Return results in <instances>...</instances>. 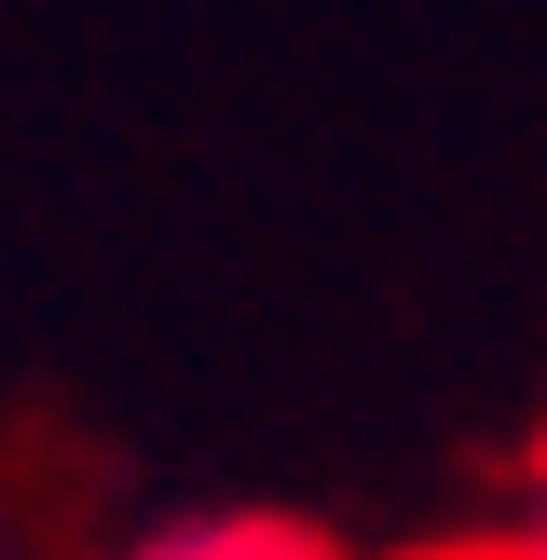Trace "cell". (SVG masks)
Returning a JSON list of instances; mask_svg holds the SVG:
<instances>
[{
    "label": "cell",
    "mask_w": 547,
    "mask_h": 560,
    "mask_svg": "<svg viewBox=\"0 0 547 560\" xmlns=\"http://www.w3.org/2000/svg\"><path fill=\"white\" fill-rule=\"evenodd\" d=\"M137 560H342V547L301 520H191V534H151Z\"/></svg>",
    "instance_id": "cell-1"
},
{
    "label": "cell",
    "mask_w": 547,
    "mask_h": 560,
    "mask_svg": "<svg viewBox=\"0 0 547 560\" xmlns=\"http://www.w3.org/2000/svg\"><path fill=\"white\" fill-rule=\"evenodd\" d=\"M534 534H547V465H534Z\"/></svg>",
    "instance_id": "cell-3"
},
{
    "label": "cell",
    "mask_w": 547,
    "mask_h": 560,
    "mask_svg": "<svg viewBox=\"0 0 547 560\" xmlns=\"http://www.w3.org/2000/svg\"><path fill=\"white\" fill-rule=\"evenodd\" d=\"M438 560H547V534H492V547H438Z\"/></svg>",
    "instance_id": "cell-2"
}]
</instances>
